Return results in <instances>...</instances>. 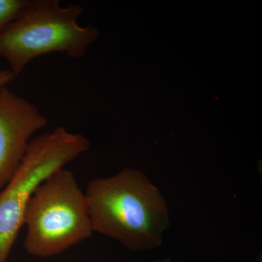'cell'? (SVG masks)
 I'll list each match as a JSON object with an SVG mask.
<instances>
[{
  "instance_id": "obj_1",
  "label": "cell",
  "mask_w": 262,
  "mask_h": 262,
  "mask_svg": "<svg viewBox=\"0 0 262 262\" xmlns=\"http://www.w3.org/2000/svg\"><path fill=\"white\" fill-rule=\"evenodd\" d=\"M84 194L94 232L132 251H152L163 244L170 225L168 202L142 172L126 168L93 179Z\"/></svg>"
},
{
  "instance_id": "obj_2",
  "label": "cell",
  "mask_w": 262,
  "mask_h": 262,
  "mask_svg": "<svg viewBox=\"0 0 262 262\" xmlns=\"http://www.w3.org/2000/svg\"><path fill=\"white\" fill-rule=\"evenodd\" d=\"M84 9L78 4L61 6L58 0H28L14 20L0 31V57L17 77L34 58L61 53L84 56L97 39V29L81 26Z\"/></svg>"
},
{
  "instance_id": "obj_3",
  "label": "cell",
  "mask_w": 262,
  "mask_h": 262,
  "mask_svg": "<svg viewBox=\"0 0 262 262\" xmlns=\"http://www.w3.org/2000/svg\"><path fill=\"white\" fill-rule=\"evenodd\" d=\"M23 225L24 248L36 257L56 256L91 237L85 194L71 170H57L37 188L26 208Z\"/></svg>"
},
{
  "instance_id": "obj_4",
  "label": "cell",
  "mask_w": 262,
  "mask_h": 262,
  "mask_svg": "<svg viewBox=\"0 0 262 262\" xmlns=\"http://www.w3.org/2000/svg\"><path fill=\"white\" fill-rule=\"evenodd\" d=\"M89 147L85 136L62 127L30 141L18 168L0 190V262H8L26 208L37 188Z\"/></svg>"
},
{
  "instance_id": "obj_5",
  "label": "cell",
  "mask_w": 262,
  "mask_h": 262,
  "mask_svg": "<svg viewBox=\"0 0 262 262\" xmlns=\"http://www.w3.org/2000/svg\"><path fill=\"white\" fill-rule=\"evenodd\" d=\"M47 124L28 100L7 87L0 89V190L18 168L31 138Z\"/></svg>"
},
{
  "instance_id": "obj_6",
  "label": "cell",
  "mask_w": 262,
  "mask_h": 262,
  "mask_svg": "<svg viewBox=\"0 0 262 262\" xmlns=\"http://www.w3.org/2000/svg\"><path fill=\"white\" fill-rule=\"evenodd\" d=\"M28 0H0V31L16 18Z\"/></svg>"
},
{
  "instance_id": "obj_7",
  "label": "cell",
  "mask_w": 262,
  "mask_h": 262,
  "mask_svg": "<svg viewBox=\"0 0 262 262\" xmlns=\"http://www.w3.org/2000/svg\"><path fill=\"white\" fill-rule=\"evenodd\" d=\"M15 77L10 70H0V89L7 87L8 84L15 80Z\"/></svg>"
},
{
  "instance_id": "obj_8",
  "label": "cell",
  "mask_w": 262,
  "mask_h": 262,
  "mask_svg": "<svg viewBox=\"0 0 262 262\" xmlns=\"http://www.w3.org/2000/svg\"><path fill=\"white\" fill-rule=\"evenodd\" d=\"M153 262H175L172 261V260L168 259V258H165V259H158L156 260V261H154Z\"/></svg>"
},
{
  "instance_id": "obj_9",
  "label": "cell",
  "mask_w": 262,
  "mask_h": 262,
  "mask_svg": "<svg viewBox=\"0 0 262 262\" xmlns=\"http://www.w3.org/2000/svg\"><path fill=\"white\" fill-rule=\"evenodd\" d=\"M258 262H261V259H260V261H258Z\"/></svg>"
}]
</instances>
